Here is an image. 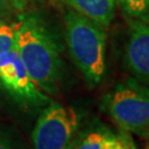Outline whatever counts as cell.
Wrapping results in <instances>:
<instances>
[{
	"label": "cell",
	"instance_id": "6da1fadb",
	"mask_svg": "<svg viewBox=\"0 0 149 149\" xmlns=\"http://www.w3.org/2000/svg\"><path fill=\"white\" fill-rule=\"evenodd\" d=\"M13 23L15 49L29 75L47 95H55L62 79L59 44L51 30L36 13H22Z\"/></svg>",
	"mask_w": 149,
	"mask_h": 149
},
{
	"label": "cell",
	"instance_id": "7a4b0ae2",
	"mask_svg": "<svg viewBox=\"0 0 149 149\" xmlns=\"http://www.w3.org/2000/svg\"><path fill=\"white\" fill-rule=\"evenodd\" d=\"M65 39L71 58L88 87L102 82L106 70V33L98 23L71 10L64 16Z\"/></svg>",
	"mask_w": 149,
	"mask_h": 149
},
{
	"label": "cell",
	"instance_id": "3957f363",
	"mask_svg": "<svg viewBox=\"0 0 149 149\" xmlns=\"http://www.w3.org/2000/svg\"><path fill=\"white\" fill-rule=\"evenodd\" d=\"M100 107L125 133L149 134V87L138 81L117 84L103 96Z\"/></svg>",
	"mask_w": 149,
	"mask_h": 149
},
{
	"label": "cell",
	"instance_id": "277c9868",
	"mask_svg": "<svg viewBox=\"0 0 149 149\" xmlns=\"http://www.w3.org/2000/svg\"><path fill=\"white\" fill-rule=\"evenodd\" d=\"M80 124L74 108L49 103L36 123L32 133L34 149H72Z\"/></svg>",
	"mask_w": 149,
	"mask_h": 149
},
{
	"label": "cell",
	"instance_id": "5b68a950",
	"mask_svg": "<svg viewBox=\"0 0 149 149\" xmlns=\"http://www.w3.org/2000/svg\"><path fill=\"white\" fill-rule=\"evenodd\" d=\"M0 86L24 107L47 106L50 103L49 96L29 75L15 48L0 56Z\"/></svg>",
	"mask_w": 149,
	"mask_h": 149
},
{
	"label": "cell",
	"instance_id": "8992f818",
	"mask_svg": "<svg viewBox=\"0 0 149 149\" xmlns=\"http://www.w3.org/2000/svg\"><path fill=\"white\" fill-rule=\"evenodd\" d=\"M125 48V62L137 80L149 83V24L133 19Z\"/></svg>",
	"mask_w": 149,
	"mask_h": 149
},
{
	"label": "cell",
	"instance_id": "52a82bcc",
	"mask_svg": "<svg viewBox=\"0 0 149 149\" xmlns=\"http://www.w3.org/2000/svg\"><path fill=\"white\" fill-rule=\"evenodd\" d=\"M72 10L106 28L113 21L118 0H63Z\"/></svg>",
	"mask_w": 149,
	"mask_h": 149
},
{
	"label": "cell",
	"instance_id": "ba28073f",
	"mask_svg": "<svg viewBox=\"0 0 149 149\" xmlns=\"http://www.w3.org/2000/svg\"><path fill=\"white\" fill-rule=\"evenodd\" d=\"M115 137L116 135L107 128H95L83 135L76 143L74 141L72 149H105Z\"/></svg>",
	"mask_w": 149,
	"mask_h": 149
},
{
	"label": "cell",
	"instance_id": "9c48e42d",
	"mask_svg": "<svg viewBox=\"0 0 149 149\" xmlns=\"http://www.w3.org/2000/svg\"><path fill=\"white\" fill-rule=\"evenodd\" d=\"M118 2L128 17L146 22L149 20V0H118Z\"/></svg>",
	"mask_w": 149,
	"mask_h": 149
},
{
	"label": "cell",
	"instance_id": "30bf717a",
	"mask_svg": "<svg viewBox=\"0 0 149 149\" xmlns=\"http://www.w3.org/2000/svg\"><path fill=\"white\" fill-rule=\"evenodd\" d=\"M16 33L13 24L0 20V56L15 48Z\"/></svg>",
	"mask_w": 149,
	"mask_h": 149
},
{
	"label": "cell",
	"instance_id": "8fae6325",
	"mask_svg": "<svg viewBox=\"0 0 149 149\" xmlns=\"http://www.w3.org/2000/svg\"><path fill=\"white\" fill-rule=\"evenodd\" d=\"M105 149H137V147L129 135L122 133L116 135L114 140Z\"/></svg>",
	"mask_w": 149,
	"mask_h": 149
},
{
	"label": "cell",
	"instance_id": "7c38bea8",
	"mask_svg": "<svg viewBox=\"0 0 149 149\" xmlns=\"http://www.w3.org/2000/svg\"><path fill=\"white\" fill-rule=\"evenodd\" d=\"M20 12L16 0H0V20H6Z\"/></svg>",
	"mask_w": 149,
	"mask_h": 149
},
{
	"label": "cell",
	"instance_id": "4fadbf2b",
	"mask_svg": "<svg viewBox=\"0 0 149 149\" xmlns=\"http://www.w3.org/2000/svg\"><path fill=\"white\" fill-rule=\"evenodd\" d=\"M0 149H15L9 134L0 129Z\"/></svg>",
	"mask_w": 149,
	"mask_h": 149
},
{
	"label": "cell",
	"instance_id": "5bb4252c",
	"mask_svg": "<svg viewBox=\"0 0 149 149\" xmlns=\"http://www.w3.org/2000/svg\"><path fill=\"white\" fill-rule=\"evenodd\" d=\"M40 1H42V0H16L20 12H21V11H24V9H26L29 5L36 3V2H40Z\"/></svg>",
	"mask_w": 149,
	"mask_h": 149
}]
</instances>
